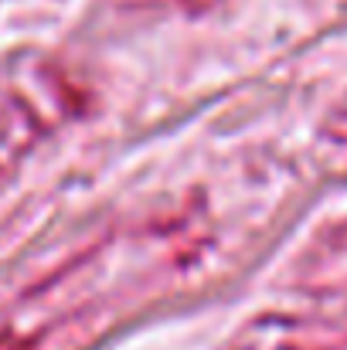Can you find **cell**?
Listing matches in <instances>:
<instances>
[{
	"instance_id": "1",
	"label": "cell",
	"mask_w": 347,
	"mask_h": 350,
	"mask_svg": "<svg viewBox=\"0 0 347 350\" xmlns=\"http://www.w3.org/2000/svg\"><path fill=\"white\" fill-rule=\"evenodd\" d=\"M174 3H181V7H188V10H205V7H211V3H218V0H174Z\"/></svg>"
},
{
	"instance_id": "2",
	"label": "cell",
	"mask_w": 347,
	"mask_h": 350,
	"mask_svg": "<svg viewBox=\"0 0 347 350\" xmlns=\"http://www.w3.org/2000/svg\"><path fill=\"white\" fill-rule=\"evenodd\" d=\"M0 350H31V347H27L24 340H14V337H3V340H0Z\"/></svg>"
}]
</instances>
